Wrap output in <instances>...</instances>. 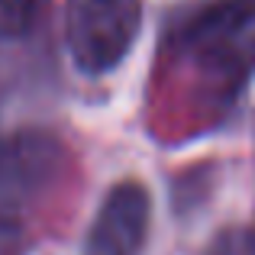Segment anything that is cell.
<instances>
[{"label": "cell", "mask_w": 255, "mask_h": 255, "mask_svg": "<svg viewBox=\"0 0 255 255\" xmlns=\"http://www.w3.org/2000/svg\"><path fill=\"white\" fill-rule=\"evenodd\" d=\"M142 0H68L65 42L78 71L107 75L120 68L136 45Z\"/></svg>", "instance_id": "obj_1"}, {"label": "cell", "mask_w": 255, "mask_h": 255, "mask_svg": "<svg viewBox=\"0 0 255 255\" xmlns=\"http://www.w3.org/2000/svg\"><path fill=\"white\" fill-rule=\"evenodd\" d=\"M58 162L62 145L45 132H16L0 139V255H19V204L52 184Z\"/></svg>", "instance_id": "obj_2"}, {"label": "cell", "mask_w": 255, "mask_h": 255, "mask_svg": "<svg viewBox=\"0 0 255 255\" xmlns=\"http://www.w3.org/2000/svg\"><path fill=\"white\" fill-rule=\"evenodd\" d=\"M255 29V0H220L181 29L178 45L213 71L236 75L246 58V39Z\"/></svg>", "instance_id": "obj_3"}, {"label": "cell", "mask_w": 255, "mask_h": 255, "mask_svg": "<svg viewBox=\"0 0 255 255\" xmlns=\"http://www.w3.org/2000/svg\"><path fill=\"white\" fill-rule=\"evenodd\" d=\"M152 197L139 181H120L94 213L81 255H139L149 236Z\"/></svg>", "instance_id": "obj_4"}, {"label": "cell", "mask_w": 255, "mask_h": 255, "mask_svg": "<svg viewBox=\"0 0 255 255\" xmlns=\"http://www.w3.org/2000/svg\"><path fill=\"white\" fill-rule=\"evenodd\" d=\"M42 0H0V36L19 39L36 26Z\"/></svg>", "instance_id": "obj_5"}, {"label": "cell", "mask_w": 255, "mask_h": 255, "mask_svg": "<svg viewBox=\"0 0 255 255\" xmlns=\"http://www.w3.org/2000/svg\"><path fill=\"white\" fill-rule=\"evenodd\" d=\"M204 255H255V233L243 230V226H230L213 236Z\"/></svg>", "instance_id": "obj_6"}]
</instances>
